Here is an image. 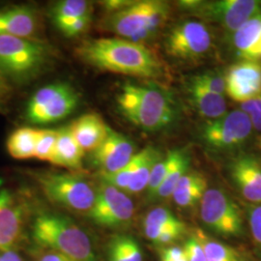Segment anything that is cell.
Listing matches in <instances>:
<instances>
[{"instance_id":"6da1fadb","label":"cell","mask_w":261,"mask_h":261,"mask_svg":"<svg viewBox=\"0 0 261 261\" xmlns=\"http://www.w3.org/2000/svg\"><path fill=\"white\" fill-rule=\"evenodd\" d=\"M75 53L86 64L101 71L146 79L163 74L162 62L149 48L123 38L85 41Z\"/></svg>"},{"instance_id":"7a4b0ae2","label":"cell","mask_w":261,"mask_h":261,"mask_svg":"<svg viewBox=\"0 0 261 261\" xmlns=\"http://www.w3.org/2000/svg\"><path fill=\"white\" fill-rule=\"evenodd\" d=\"M116 102L122 114L143 130H162L171 124L176 116L170 96L152 85L124 84Z\"/></svg>"},{"instance_id":"3957f363","label":"cell","mask_w":261,"mask_h":261,"mask_svg":"<svg viewBox=\"0 0 261 261\" xmlns=\"http://www.w3.org/2000/svg\"><path fill=\"white\" fill-rule=\"evenodd\" d=\"M32 234L39 245L72 261H99L88 235L64 216L39 215L34 220Z\"/></svg>"},{"instance_id":"277c9868","label":"cell","mask_w":261,"mask_h":261,"mask_svg":"<svg viewBox=\"0 0 261 261\" xmlns=\"http://www.w3.org/2000/svg\"><path fill=\"white\" fill-rule=\"evenodd\" d=\"M51 50L39 39L0 35V73L8 82H29L49 65Z\"/></svg>"},{"instance_id":"5b68a950","label":"cell","mask_w":261,"mask_h":261,"mask_svg":"<svg viewBox=\"0 0 261 261\" xmlns=\"http://www.w3.org/2000/svg\"><path fill=\"white\" fill-rule=\"evenodd\" d=\"M37 180L47 199L71 211L89 213L96 198L94 190L84 178L61 172L38 173Z\"/></svg>"},{"instance_id":"8992f818","label":"cell","mask_w":261,"mask_h":261,"mask_svg":"<svg viewBox=\"0 0 261 261\" xmlns=\"http://www.w3.org/2000/svg\"><path fill=\"white\" fill-rule=\"evenodd\" d=\"M80 96L75 88L67 83L47 84L32 95L25 110L30 123L46 125L60 121L74 112Z\"/></svg>"},{"instance_id":"52a82bcc","label":"cell","mask_w":261,"mask_h":261,"mask_svg":"<svg viewBox=\"0 0 261 261\" xmlns=\"http://www.w3.org/2000/svg\"><path fill=\"white\" fill-rule=\"evenodd\" d=\"M202 222L213 232L223 236H241L244 225L241 210L224 191L208 189L200 201Z\"/></svg>"},{"instance_id":"ba28073f","label":"cell","mask_w":261,"mask_h":261,"mask_svg":"<svg viewBox=\"0 0 261 261\" xmlns=\"http://www.w3.org/2000/svg\"><path fill=\"white\" fill-rule=\"evenodd\" d=\"M135 205L121 190L103 182L96 190L93 207L88 213L95 224L106 227H121L130 224Z\"/></svg>"},{"instance_id":"9c48e42d","label":"cell","mask_w":261,"mask_h":261,"mask_svg":"<svg viewBox=\"0 0 261 261\" xmlns=\"http://www.w3.org/2000/svg\"><path fill=\"white\" fill-rule=\"evenodd\" d=\"M252 130L250 117L238 110L206 122L201 130V138L211 148L232 149L241 145L250 137Z\"/></svg>"},{"instance_id":"30bf717a","label":"cell","mask_w":261,"mask_h":261,"mask_svg":"<svg viewBox=\"0 0 261 261\" xmlns=\"http://www.w3.org/2000/svg\"><path fill=\"white\" fill-rule=\"evenodd\" d=\"M196 15L216 22L227 31L235 33L253 17L261 14L259 0H216L201 1L196 7Z\"/></svg>"},{"instance_id":"8fae6325","label":"cell","mask_w":261,"mask_h":261,"mask_svg":"<svg viewBox=\"0 0 261 261\" xmlns=\"http://www.w3.org/2000/svg\"><path fill=\"white\" fill-rule=\"evenodd\" d=\"M166 45L170 56L184 60L196 59L208 53L212 37L204 23L187 20L171 29Z\"/></svg>"},{"instance_id":"7c38bea8","label":"cell","mask_w":261,"mask_h":261,"mask_svg":"<svg viewBox=\"0 0 261 261\" xmlns=\"http://www.w3.org/2000/svg\"><path fill=\"white\" fill-rule=\"evenodd\" d=\"M154 0L133 1L129 6L110 13L105 19V27L113 33L136 43L146 40L150 12Z\"/></svg>"},{"instance_id":"4fadbf2b","label":"cell","mask_w":261,"mask_h":261,"mask_svg":"<svg viewBox=\"0 0 261 261\" xmlns=\"http://www.w3.org/2000/svg\"><path fill=\"white\" fill-rule=\"evenodd\" d=\"M224 80L225 93L236 102H247L261 94V64L242 60L227 70Z\"/></svg>"},{"instance_id":"5bb4252c","label":"cell","mask_w":261,"mask_h":261,"mask_svg":"<svg viewBox=\"0 0 261 261\" xmlns=\"http://www.w3.org/2000/svg\"><path fill=\"white\" fill-rule=\"evenodd\" d=\"M135 155L134 143L122 134L109 128L106 140L92 152V159L102 170V174H111L126 167Z\"/></svg>"},{"instance_id":"9a60e30c","label":"cell","mask_w":261,"mask_h":261,"mask_svg":"<svg viewBox=\"0 0 261 261\" xmlns=\"http://www.w3.org/2000/svg\"><path fill=\"white\" fill-rule=\"evenodd\" d=\"M234 184L245 199L261 204V163L251 155L235 159L230 166Z\"/></svg>"},{"instance_id":"2e32d148","label":"cell","mask_w":261,"mask_h":261,"mask_svg":"<svg viewBox=\"0 0 261 261\" xmlns=\"http://www.w3.org/2000/svg\"><path fill=\"white\" fill-rule=\"evenodd\" d=\"M39 28L37 12L29 6H11L0 10V35L38 39Z\"/></svg>"},{"instance_id":"e0dca14e","label":"cell","mask_w":261,"mask_h":261,"mask_svg":"<svg viewBox=\"0 0 261 261\" xmlns=\"http://www.w3.org/2000/svg\"><path fill=\"white\" fill-rule=\"evenodd\" d=\"M68 127L84 152L97 149L106 140L110 128L97 113L84 114Z\"/></svg>"},{"instance_id":"ac0fdd59","label":"cell","mask_w":261,"mask_h":261,"mask_svg":"<svg viewBox=\"0 0 261 261\" xmlns=\"http://www.w3.org/2000/svg\"><path fill=\"white\" fill-rule=\"evenodd\" d=\"M21 211L6 191L0 192V252L10 250L21 231Z\"/></svg>"},{"instance_id":"d6986e66","label":"cell","mask_w":261,"mask_h":261,"mask_svg":"<svg viewBox=\"0 0 261 261\" xmlns=\"http://www.w3.org/2000/svg\"><path fill=\"white\" fill-rule=\"evenodd\" d=\"M188 91L193 105L197 112L207 119L213 120L226 113V102L224 96L208 90L193 77L188 86Z\"/></svg>"},{"instance_id":"ffe728a7","label":"cell","mask_w":261,"mask_h":261,"mask_svg":"<svg viewBox=\"0 0 261 261\" xmlns=\"http://www.w3.org/2000/svg\"><path fill=\"white\" fill-rule=\"evenodd\" d=\"M233 44L243 60L261 59V14L248 20L234 33Z\"/></svg>"},{"instance_id":"44dd1931","label":"cell","mask_w":261,"mask_h":261,"mask_svg":"<svg viewBox=\"0 0 261 261\" xmlns=\"http://www.w3.org/2000/svg\"><path fill=\"white\" fill-rule=\"evenodd\" d=\"M168 168L164 181L153 200L166 199L172 196L181 178L187 173L191 159L186 149H176L169 151L167 154Z\"/></svg>"},{"instance_id":"7402d4cb","label":"cell","mask_w":261,"mask_h":261,"mask_svg":"<svg viewBox=\"0 0 261 261\" xmlns=\"http://www.w3.org/2000/svg\"><path fill=\"white\" fill-rule=\"evenodd\" d=\"M84 152L75 141L69 127L57 130L56 152L51 164L62 168L79 169L82 168Z\"/></svg>"},{"instance_id":"603a6c76","label":"cell","mask_w":261,"mask_h":261,"mask_svg":"<svg viewBox=\"0 0 261 261\" xmlns=\"http://www.w3.org/2000/svg\"><path fill=\"white\" fill-rule=\"evenodd\" d=\"M163 158L158 150L147 146L134 156V173L127 194H139L146 190L155 165Z\"/></svg>"},{"instance_id":"cb8c5ba5","label":"cell","mask_w":261,"mask_h":261,"mask_svg":"<svg viewBox=\"0 0 261 261\" xmlns=\"http://www.w3.org/2000/svg\"><path fill=\"white\" fill-rule=\"evenodd\" d=\"M207 180L198 172H191L181 178L172 197L180 207H192L201 201L207 191Z\"/></svg>"},{"instance_id":"d4e9b609","label":"cell","mask_w":261,"mask_h":261,"mask_svg":"<svg viewBox=\"0 0 261 261\" xmlns=\"http://www.w3.org/2000/svg\"><path fill=\"white\" fill-rule=\"evenodd\" d=\"M38 129L21 127L14 130L8 138L6 147L11 157L17 160L35 158Z\"/></svg>"},{"instance_id":"484cf974","label":"cell","mask_w":261,"mask_h":261,"mask_svg":"<svg viewBox=\"0 0 261 261\" xmlns=\"http://www.w3.org/2000/svg\"><path fill=\"white\" fill-rule=\"evenodd\" d=\"M92 7L84 0H63L57 2L50 11L51 19L59 30L84 16L91 15Z\"/></svg>"},{"instance_id":"4316f807","label":"cell","mask_w":261,"mask_h":261,"mask_svg":"<svg viewBox=\"0 0 261 261\" xmlns=\"http://www.w3.org/2000/svg\"><path fill=\"white\" fill-rule=\"evenodd\" d=\"M109 261H143L140 244L129 235H116L108 247Z\"/></svg>"},{"instance_id":"83f0119b","label":"cell","mask_w":261,"mask_h":261,"mask_svg":"<svg viewBox=\"0 0 261 261\" xmlns=\"http://www.w3.org/2000/svg\"><path fill=\"white\" fill-rule=\"evenodd\" d=\"M194 235L203 248L206 261H235L238 257L232 248L211 239L203 230L196 229Z\"/></svg>"},{"instance_id":"f1b7e54d","label":"cell","mask_w":261,"mask_h":261,"mask_svg":"<svg viewBox=\"0 0 261 261\" xmlns=\"http://www.w3.org/2000/svg\"><path fill=\"white\" fill-rule=\"evenodd\" d=\"M147 239L160 246L171 245L179 240L186 231V227H164L155 225H143Z\"/></svg>"},{"instance_id":"f546056e","label":"cell","mask_w":261,"mask_h":261,"mask_svg":"<svg viewBox=\"0 0 261 261\" xmlns=\"http://www.w3.org/2000/svg\"><path fill=\"white\" fill-rule=\"evenodd\" d=\"M56 141H57V130H51V129L38 130L35 158L50 163L56 152Z\"/></svg>"},{"instance_id":"4dcf8cb0","label":"cell","mask_w":261,"mask_h":261,"mask_svg":"<svg viewBox=\"0 0 261 261\" xmlns=\"http://www.w3.org/2000/svg\"><path fill=\"white\" fill-rule=\"evenodd\" d=\"M143 225H155L164 227H186L175 215L167 208H155L146 215Z\"/></svg>"},{"instance_id":"1f68e13d","label":"cell","mask_w":261,"mask_h":261,"mask_svg":"<svg viewBox=\"0 0 261 261\" xmlns=\"http://www.w3.org/2000/svg\"><path fill=\"white\" fill-rule=\"evenodd\" d=\"M167 168H168V159L166 156L165 158H162L159 161L152 170L149 183L146 188V195L149 200H153L156 193L158 192L160 187L164 181Z\"/></svg>"},{"instance_id":"d6a6232c","label":"cell","mask_w":261,"mask_h":261,"mask_svg":"<svg viewBox=\"0 0 261 261\" xmlns=\"http://www.w3.org/2000/svg\"><path fill=\"white\" fill-rule=\"evenodd\" d=\"M194 79L199 84H202L208 90L224 96L225 94V80L224 76L214 73H205L196 75Z\"/></svg>"},{"instance_id":"836d02e7","label":"cell","mask_w":261,"mask_h":261,"mask_svg":"<svg viewBox=\"0 0 261 261\" xmlns=\"http://www.w3.org/2000/svg\"><path fill=\"white\" fill-rule=\"evenodd\" d=\"M241 111L250 117L252 129L261 130V94L241 103Z\"/></svg>"},{"instance_id":"e575fe53","label":"cell","mask_w":261,"mask_h":261,"mask_svg":"<svg viewBox=\"0 0 261 261\" xmlns=\"http://www.w3.org/2000/svg\"><path fill=\"white\" fill-rule=\"evenodd\" d=\"M248 214L252 239L261 248V204H252Z\"/></svg>"},{"instance_id":"d590c367","label":"cell","mask_w":261,"mask_h":261,"mask_svg":"<svg viewBox=\"0 0 261 261\" xmlns=\"http://www.w3.org/2000/svg\"><path fill=\"white\" fill-rule=\"evenodd\" d=\"M183 250L188 261H206L203 248L195 235L187 240L183 246Z\"/></svg>"},{"instance_id":"8d00e7d4","label":"cell","mask_w":261,"mask_h":261,"mask_svg":"<svg viewBox=\"0 0 261 261\" xmlns=\"http://www.w3.org/2000/svg\"><path fill=\"white\" fill-rule=\"evenodd\" d=\"M91 22V15H87L80 19H75V21L71 22L67 27L60 30L67 37H75L88 28Z\"/></svg>"},{"instance_id":"74e56055","label":"cell","mask_w":261,"mask_h":261,"mask_svg":"<svg viewBox=\"0 0 261 261\" xmlns=\"http://www.w3.org/2000/svg\"><path fill=\"white\" fill-rule=\"evenodd\" d=\"M161 261H188L183 248L168 247L164 248L160 252Z\"/></svg>"},{"instance_id":"f35d334b","label":"cell","mask_w":261,"mask_h":261,"mask_svg":"<svg viewBox=\"0 0 261 261\" xmlns=\"http://www.w3.org/2000/svg\"><path fill=\"white\" fill-rule=\"evenodd\" d=\"M133 3V1H125V0H111V1H105L103 3V6L110 13L117 12L119 10L123 9L130 4Z\"/></svg>"},{"instance_id":"ab89813d","label":"cell","mask_w":261,"mask_h":261,"mask_svg":"<svg viewBox=\"0 0 261 261\" xmlns=\"http://www.w3.org/2000/svg\"><path fill=\"white\" fill-rule=\"evenodd\" d=\"M38 261H72L66 257L65 255L59 253V252H54L50 250H47V252L43 253Z\"/></svg>"},{"instance_id":"60d3db41","label":"cell","mask_w":261,"mask_h":261,"mask_svg":"<svg viewBox=\"0 0 261 261\" xmlns=\"http://www.w3.org/2000/svg\"><path fill=\"white\" fill-rule=\"evenodd\" d=\"M12 87L9 82L0 73V102L5 100L9 96Z\"/></svg>"},{"instance_id":"b9f144b4","label":"cell","mask_w":261,"mask_h":261,"mask_svg":"<svg viewBox=\"0 0 261 261\" xmlns=\"http://www.w3.org/2000/svg\"><path fill=\"white\" fill-rule=\"evenodd\" d=\"M0 261H23L19 253L13 250L0 252Z\"/></svg>"},{"instance_id":"7bdbcfd3","label":"cell","mask_w":261,"mask_h":261,"mask_svg":"<svg viewBox=\"0 0 261 261\" xmlns=\"http://www.w3.org/2000/svg\"><path fill=\"white\" fill-rule=\"evenodd\" d=\"M235 261H244V260H242V259H241V258H240V257H239V256H238V257H237V258H236V259H235Z\"/></svg>"},{"instance_id":"ee69618b","label":"cell","mask_w":261,"mask_h":261,"mask_svg":"<svg viewBox=\"0 0 261 261\" xmlns=\"http://www.w3.org/2000/svg\"><path fill=\"white\" fill-rule=\"evenodd\" d=\"M258 145H259V147L261 148V138L259 139V142H258Z\"/></svg>"}]
</instances>
